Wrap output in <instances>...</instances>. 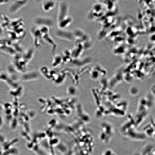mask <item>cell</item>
<instances>
[{
    "label": "cell",
    "mask_w": 155,
    "mask_h": 155,
    "mask_svg": "<svg viewBox=\"0 0 155 155\" xmlns=\"http://www.w3.org/2000/svg\"><path fill=\"white\" fill-rule=\"evenodd\" d=\"M102 128L101 138L103 142L107 143L110 141L114 134L113 128L109 124H106L102 125Z\"/></svg>",
    "instance_id": "cell-1"
},
{
    "label": "cell",
    "mask_w": 155,
    "mask_h": 155,
    "mask_svg": "<svg viewBox=\"0 0 155 155\" xmlns=\"http://www.w3.org/2000/svg\"><path fill=\"white\" fill-rule=\"evenodd\" d=\"M68 5L64 2L60 4L58 17V22L65 19L69 17L68 15Z\"/></svg>",
    "instance_id": "cell-2"
},
{
    "label": "cell",
    "mask_w": 155,
    "mask_h": 155,
    "mask_svg": "<svg viewBox=\"0 0 155 155\" xmlns=\"http://www.w3.org/2000/svg\"><path fill=\"white\" fill-rule=\"evenodd\" d=\"M57 35L59 37L70 41H72L75 37L74 34L71 32L64 31L61 30L58 31Z\"/></svg>",
    "instance_id": "cell-3"
},
{
    "label": "cell",
    "mask_w": 155,
    "mask_h": 155,
    "mask_svg": "<svg viewBox=\"0 0 155 155\" xmlns=\"http://www.w3.org/2000/svg\"><path fill=\"white\" fill-rule=\"evenodd\" d=\"M72 18L70 16H69L67 18L58 22V23L59 27L61 30H63L71 25L72 22Z\"/></svg>",
    "instance_id": "cell-4"
},
{
    "label": "cell",
    "mask_w": 155,
    "mask_h": 155,
    "mask_svg": "<svg viewBox=\"0 0 155 155\" xmlns=\"http://www.w3.org/2000/svg\"><path fill=\"white\" fill-rule=\"evenodd\" d=\"M56 3L53 1H48L44 2L42 5V9L45 12L50 11L54 8Z\"/></svg>",
    "instance_id": "cell-5"
}]
</instances>
